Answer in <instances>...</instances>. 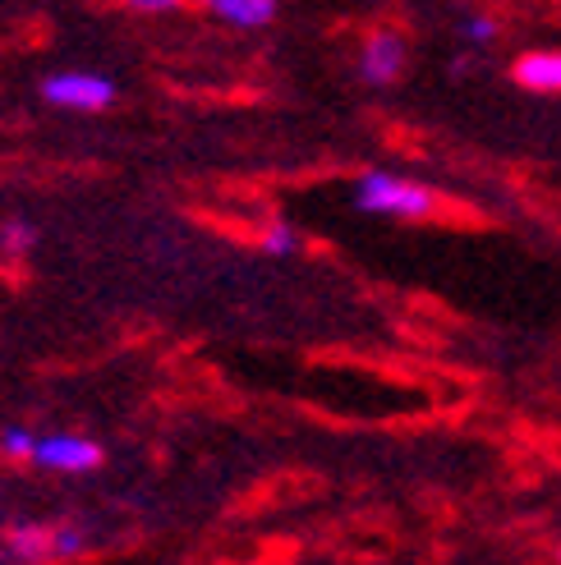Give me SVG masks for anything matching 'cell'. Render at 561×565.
Returning a JSON list of instances; mask_svg holds the SVG:
<instances>
[{"mask_svg": "<svg viewBox=\"0 0 561 565\" xmlns=\"http://www.w3.org/2000/svg\"><path fill=\"white\" fill-rule=\"evenodd\" d=\"M354 203L359 212H378V216H401V221H424L437 212V193L419 180L405 175H387V171H369L354 184Z\"/></svg>", "mask_w": 561, "mask_h": 565, "instance_id": "cell-1", "label": "cell"}, {"mask_svg": "<svg viewBox=\"0 0 561 565\" xmlns=\"http://www.w3.org/2000/svg\"><path fill=\"white\" fill-rule=\"evenodd\" d=\"M203 6L235 28H263L276 19V0H203Z\"/></svg>", "mask_w": 561, "mask_h": 565, "instance_id": "cell-6", "label": "cell"}, {"mask_svg": "<svg viewBox=\"0 0 561 565\" xmlns=\"http://www.w3.org/2000/svg\"><path fill=\"white\" fill-rule=\"evenodd\" d=\"M0 450H6V456H14V460H33L38 437L23 433V428H6V437H0Z\"/></svg>", "mask_w": 561, "mask_h": 565, "instance_id": "cell-10", "label": "cell"}, {"mask_svg": "<svg viewBox=\"0 0 561 565\" xmlns=\"http://www.w3.org/2000/svg\"><path fill=\"white\" fill-rule=\"evenodd\" d=\"M0 244H6L10 253H28L38 244V231L28 221H6V231H0Z\"/></svg>", "mask_w": 561, "mask_h": 565, "instance_id": "cell-9", "label": "cell"}, {"mask_svg": "<svg viewBox=\"0 0 561 565\" xmlns=\"http://www.w3.org/2000/svg\"><path fill=\"white\" fill-rule=\"evenodd\" d=\"M33 460L42 469H61V473H88L102 465V446L74 433H55V437H38Z\"/></svg>", "mask_w": 561, "mask_h": 565, "instance_id": "cell-3", "label": "cell"}, {"mask_svg": "<svg viewBox=\"0 0 561 565\" xmlns=\"http://www.w3.org/2000/svg\"><path fill=\"white\" fill-rule=\"evenodd\" d=\"M51 539H55V533H51V529H42V524H14V529L6 533L10 552H14V556H23V561L46 556V552H51Z\"/></svg>", "mask_w": 561, "mask_h": 565, "instance_id": "cell-7", "label": "cell"}, {"mask_svg": "<svg viewBox=\"0 0 561 565\" xmlns=\"http://www.w3.org/2000/svg\"><path fill=\"white\" fill-rule=\"evenodd\" d=\"M42 97L65 106V110H102L116 102V83L102 78V74H83V70H65V74H51L42 83Z\"/></svg>", "mask_w": 561, "mask_h": 565, "instance_id": "cell-2", "label": "cell"}, {"mask_svg": "<svg viewBox=\"0 0 561 565\" xmlns=\"http://www.w3.org/2000/svg\"><path fill=\"white\" fill-rule=\"evenodd\" d=\"M493 33H497V23H493V19H465V38H469L474 46H488Z\"/></svg>", "mask_w": 561, "mask_h": 565, "instance_id": "cell-12", "label": "cell"}, {"mask_svg": "<svg viewBox=\"0 0 561 565\" xmlns=\"http://www.w3.org/2000/svg\"><path fill=\"white\" fill-rule=\"evenodd\" d=\"M258 239H263V248L272 253V258H290V253L299 248V235L290 231V225H286V221H267Z\"/></svg>", "mask_w": 561, "mask_h": 565, "instance_id": "cell-8", "label": "cell"}, {"mask_svg": "<svg viewBox=\"0 0 561 565\" xmlns=\"http://www.w3.org/2000/svg\"><path fill=\"white\" fill-rule=\"evenodd\" d=\"M401 70H405V42L396 33H373L363 42V55H359L363 83H391Z\"/></svg>", "mask_w": 561, "mask_h": 565, "instance_id": "cell-4", "label": "cell"}, {"mask_svg": "<svg viewBox=\"0 0 561 565\" xmlns=\"http://www.w3.org/2000/svg\"><path fill=\"white\" fill-rule=\"evenodd\" d=\"M83 547V533L78 529H55V539H51V552L55 556H74Z\"/></svg>", "mask_w": 561, "mask_h": 565, "instance_id": "cell-11", "label": "cell"}, {"mask_svg": "<svg viewBox=\"0 0 561 565\" xmlns=\"http://www.w3.org/2000/svg\"><path fill=\"white\" fill-rule=\"evenodd\" d=\"M125 6H134V10H148V14H161V10H176L180 0H125Z\"/></svg>", "mask_w": 561, "mask_h": 565, "instance_id": "cell-13", "label": "cell"}, {"mask_svg": "<svg viewBox=\"0 0 561 565\" xmlns=\"http://www.w3.org/2000/svg\"><path fill=\"white\" fill-rule=\"evenodd\" d=\"M511 78L529 93H561V51H529L511 65Z\"/></svg>", "mask_w": 561, "mask_h": 565, "instance_id": "cell-5", "label": "cell"}]
</instances>
